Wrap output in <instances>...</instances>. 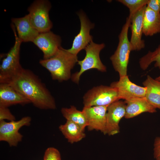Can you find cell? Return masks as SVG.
Segmentation results:
<instances>
[{
    "label": "cell",
    "mask_w": 160,
    "mask_h": 160,
    "mask_svg": "<svg viewBox=\"0 0 160 160\" xmlns=\"http://www.w3.org/2000/svg\"><path fill=\"white\" fill-rule=\"evenodd\" d=\"M0 83H6L12 86L38 108H56L55 99L45 84L29 69L22 67L12 76Z\"/></svg>",
    "instance_id": "1"
},
{
    "label": "cell",
    "mask_w": 160,
    "mask_h": 160,
    "mask_svg": "<svg viewBox=\"0 0 160 160\" xmlns=\"http://www.w3.org/2000/svg\"><path fill=\"white\" fill-rule=\"evenodd\" d=\"M78 61L77 55L61 47L52 57L41 59L39 63L50 72L53 80L62 81L71 78V70Z\"/></svg>",
    "instance_id": "2"
},
{
    "label": "cell",
    "mask_w": 160,
    "mask_h": 160,
    "mask_svg": "<svg viewBox=\"0 0 160 160\" xmlns=\"http://www.w3.org/2000/svg\"><path fill=\"white\" fill-rule=\"evenodd\" d=\"M130 24V20L128 17L119 35V42L116 49L110 58L113 68L119 73L120 77L127 75L129 55L132 51L128 36Z\"/></svg>",
    "instance_id": "3"
},
{
    "label": "cell",
    "mask_w": 160,
    "mask_h": 160,
    "mask_svg": "<svg viewBox=\"0 0 160 160\" xmlns=\"http://www.w3.org/2000/svg\"><path fill=\"white\" fill-rule=\"evenodd\" d=\"M105 47L103 43L96 44L92 40L84 49L86 56L84 59L78 60V64L80 66V71L74 73L71 76V79L74 82L78 83L81 74L85 71L94 68L101 72L106 70V67L100 59V53Z\"/></svg>",
    "instance_id": "4"
},
{
    "label": "cell",
    "mask_w": 160,
    "mask_h": 160,
    "mask_svg": "<svg viewBox=\"0 0 160 160\" xmlns=\"http://www.w3.org/2000/svg\"><path fill=\"white\" fill-rule=\"evenodd\" d=\"M51 7V4L48 0H37L28 8L31 23L39 33L50 31L52 27L49 15Z\"/></svg>",
    "instance_id": "5"
},
{
    "label": "cell",
    "mask_w": 160,
    "mask_h": 160,
    "mask_svg": "<svg viewBox=\"0 0 160 160\" xmlns=\"http://www.w3.org/2000/svg\"><path fill=\"white\" fill-rule=\"evenodd\" d=\"M116 88L103 85L94 87L83 97L84 107L108 106L119 100Z\"/></svg>",
    "instance_id": "6"
},
{
    "label": "cell",
    "mask_w": 160,
    "mask_h": 160,
    "mask_svg": "<svg viewBox=\"0 0 160 160\" xmlns=\"http://www.w3.org/2000/svg\"><path fill=\"white\" fill-rule=\"evenodd\" d=\"M15 41L13 46L6 54L0 66V82L12 76L22 67L20 62V45L22 42L18 37L15 27L11 24Z\"/></svg>",
    "instance_id": "7"
},
{
    "label": "cell",
    "mask_w": 160,
    "mask_h": 160,
    "mask_svg": "<svg viewBox=\"0 0 160 160\" xmlns=\"http://www.w3.org/2000/svg\"><path fill=\"white\" fill-rule=\"evenodd\" d=\"M31 118L29 116L23 117L18 121L9 122L0 121V141L7 142L10 147H16L20 142L23 135L19 129L23 127L30 125Z\"/></svg>",
    "instance_id": "8"
},
{
    "label": "cell",
    "mask_w": 160,
    "mask_h": 160,
    "mask_svg": "<svg viewBox=\"0 0 160 160\" xmlns=\"http://www.w3.org/2000/svg\"><path fill=\"white\" fill-rule=\"evenodd\" d=\"M78 15L81 23L80 31L75 36L71 48L66 49L68 52L76 55H77L81 50L84 49L92 40V36L90 34V31L94 26V24L89 21L83 12H79Z\"/></svg>",
    "instance_id": "9"
},
{
    "label": "cell",
    "mask_w": 160,
    "mask_h": 160,
    "mask_svg": "<svg viewBox=\"0 0 160 160\" xmlns=\"http://www.w3.org/2000/svg\"><path fill=\"white\" fill-rule=\"evenodd\" d=\"M33 42L42 52L43 59H47L53 56L61 47V39L49 31L39 33Z\"/></svg>",
    "instance_id": "10"
},
{
    "label": "cell",
    "mask_w": 160,
    "mask_h": 160,
    "mask_svg": "<svg viewBox=\"0 0 160 160\" xmlns=\"http://www.w3.org/2000/svg\"><path fill=\"white\" fill-rule=\"evenodd\" d=\"M108 106L84 107L88 130L99 131L106 134V114Z\"/></svg>",
    "instance_id": "11"
},
{
    "label": "cell",
    "mask_w": 160,
    "mask_h": 160,
    "mask_svg": "<svg viewBox=\"0 0 160 160\" xmlns=\"http://www.w3.org/2000/svg\"><path fill=\"white\" fill-rule=\"evenodd\" d=\"M126 105L125 101L118 100L111 104L107 108L106 134L113 135L119 132V123L124 117Z\"/></svg>",
    "instance_id": "12"
},
{
    "label": "cell",
    "mask_w": 160,
    "mask_h": 160,
    "mask_svg": "<svg viewBox=\"0 0 160 160\" xmlns=\"http://www.w3.org/2000/svg\"><path fill=\"white\" fill-rule=\"evenodd\" d=\"M110 86L116 88L119 99L127 100L135 97L145 96L146 88L133 83L127 75L120 77L118 81L112 83Z\"/></svg>",
    "instance_id": "13"
},
{
    "label": "cell",
    "mask_w": 160,
    "mask_h": 160,
    "mask_svg": "<svg viewBox=\"0 0 160 160\" xmlns=\"http://www.w3.org/2000/svg\"><path fill=\"white\" fill-rule=\"evenodd\" d=\"M146 5L141 8L132 16H129L130 20L129 26L131 36L130 42L132 50H140L145 47V41L142 39L144 13Z\"/></svg>",
    "instance_id": "14"
},
{
    "label": "cell",
    "mask_w": 160,
    "mask_h": 160,
    "mask_svg": "<svg viewBox=\"0 0 160 160\" xmlns=\"http://www.w3.org/2000/svg\"><path fill=\"white\" fill-rule=\"evenodd\" d=\"M31 103L23 95L8 84L0 83V106L8 107L14 105Z\"/></svg>",
    "instance_id": "15"
},
{
    "label": "cell",
    "mask_w": 160,
    "mask_h": 160,
    "mask_svg": "<svg viewBox=\"0 0 160 160\" xmlns=\"http://www.w3.org/2000/svg\"><path fill=\"white\" fill-rule=\"evenodd\" d=\"M11 21L22 42H33L39 33L32 25L28 14L23 17L13 18Z\"/></svg>",
    "instance_id": "16"
},
{
    "label": "cell",
    "mask_w": 160,
    "mask_h": 160,
    "mask_svg": "<svg viewBox=\"0 0 160 160\" xmlns=\"http://www.w3.org/2000/svg\"><path fill=\"white\" fill-rule=\"evenodd\" d=\"M126 106L124 117L129 119L145 112L154 113L156 108L152 106L145 97H135L125 100Z\"/></svg>",
    "instance_id": "17"
},
{
    "label": "cell",
    "mask_w": 160,
    "mask_h": 160,
    "mask_svg": "<svg viewBox=\"0 0 160 160\" xmlns=\"http://www.w3.org/2000/svg\"><path fill=\"white\" fill-rule=\"evenodd\" d=\"M143 31L146 36L160 33V12H156L146 6L143 17Z\"/></svg>",
    "instance_id": "18"
},
{
    "label": "cell",
    "mask_w": 160,
    "mask_h": 160,
    "mask_svg": "<svg viewBox=\"0 0 160 160\" xmlns=\"http://www.w3.org/2000/svg\"><path fill=\"white\" fill-rule=\"evenodd\" d=\"M143 84L146 88L145 97L148 102L155 108L160 109V82L148 76Z\"/></svg>",
    "instance_id": "19"
},
{
    "label": "cell",
    "mask_w": 160,
    "mask_h": 160,
    "mask_svg": "<svg viewBox=\"0 0 160 160\" xmlns=\"http://www.w3.org/2000/svg\"><path fill=\"white\" fill-rule=\"evenodd\" d=\"M60 131L71 144L80 141L86 136L84 130L75 123L68 121L59 127Z\"/></svg>",
    "instance_id": "20"
},
{
    "label": "cell",
    "mask_w": 160,
    "mask_h": 160,
    "mask_svg": "<svg viewBox=\"0 0 160 160\" xmlns=\"http://www.w3.org/2000/svg\"><path fill=\"white\" fill-rule=\"evenodd\" d=\"M61 111L63 116L66 121L75 123L84 130L86 127H87V119L82 111H79L75 106H71L69 108H62Z\"/></svg>",
    "instance_id": "21"
},
{
    "label": "cell",
    "mask_w": 160,
    "mask_h": 160,
    "mask_svg": "<svg viewBox=\"0 0 160 160\" xmlns=\"http://www.w3.org/2000/svg\"><path fill=\"white\" fill-rule=\"evenodd\" d=\"M153 62H155V67L158 68L160 70V44L154 51H149L141 58L139 64L141 68L145 70ZM155 79L160 82V75Z\"/></svg>",
    "instance_id": "22"
},
{
    "label": "cell",
    "mask_w": 160,
    "mask_h": 160,
    "mask_svg": "<svg viewBox=\"0 0 160 160\" xmlns=\"http://www.w3.org/2000/svg\"><path fill=\"white\" fill-rule=\"evenodd\" d=\"M117 1L129 8V16H132L141 8L146 5L148 0H118Z\"/></svg>",
    "instance_id": "23"
},
{
    "label": "cell",
    "mask_w": 160,
    "mask_h": 160,
    "mask_svg": "<svg viewBox=\"0 0 160 160\" xmlns=\"http://www.w3.org/2000/svg\"><path fill=\"white\" fill-rule=\"evenodd\" d=\"M43 160H61L60 153L57 148L49 147L44 152Z\"/></svg>",
    "instance_id": "24"
},
{
    "label": "cell",
    "mask_w": 160,
    "mask_h": 160,
    "mask_svg": "<svg viewBox=\"0 0 160 160\" xmlns=\"http://www.w3.org/2000/svg\"><path fill=\"white\" fill-rule=\"evenodd\" d=\"M5 119L11 121L15 120L16 118L8 107L0 106V121Z\"/></svg>",
    "instance_id": "25"
},
{
    "label": "cell",
    "mask_w": 160,
    "mask_h": 160,
    "mask_svg": "<svg viewBox=\"0 0 160 160\" xmlns=\"http://www.w3.org/2000/svg\"><path fill=\"white\" fill-rule=\"evenodd\" d=\"M153 157L156 160L160 159V137H156L155 140L154 145Z\"/></svg>",
    "instance_id": "26"
},
{
    "label": "cell",
    "mask_w": 160,
    "mask_h": 160,
    "mask_svg": "<svg viewBox=\"0 0 160 160\" xmlns=\"http://www.w3.org/2000/svg\"><path fill=\"white\" fill-rule=\"evenodd\" d=\"M146 6L156 12H160V0H148Z\"/></svg>",
    "instance_id": "27"
},
{
    "label": "cell",
    "mask_w": 160,
    "mask_h": 160,
    "mask_svg": "<svg viewBox=\"0 0 160 160\" xmlns=\"http://www.w3.org/2000/svg\"><path fill=\"white\" fill-rule=\"evenodd\" d=\"M159 160H160V159H159Z\"/></svg>",
    "instance_id": "28"
}]
</instances>
